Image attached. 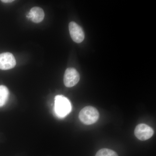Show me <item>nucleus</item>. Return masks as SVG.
I'll return each instance as SVG.
<instances>
[{
    "instance_id": "nucleus-1",
    "label": "nucleus",
    "mask_w": 156,
    "mask_h": 156,
    "mask_svg": "<svg viewBox=\"0 0 156 156\" xmlns=\"http://www.w3.org/2000/svg\"><path fill=\"white\" fill-rule=\"evenodd\" d=\"M71 104L67 98L63 95H56L55 98L54 111L58 118H63L71 112Z\"/></svg>"
},
{
    "instance_id": "nucleus-2",
    "label": "nucleus",
    "mask_w": 156,
    "mask_h": 156,
    "mask_svg": "<svg viewBox=\"0 0 156 156\" xmlns=\"http://www.w3.org/2000/svg\"><path fill=\"white\" fill-rule=\"evenodd\" d=\"M79 117L82 123L86 125H91L97 122L99 114L97 109L94 107L88 106L81 110Z\"/></svg>"
},
{
    "instance_id": "nucleus-3",
    "label": "nucleus",
    "mask_w": 156,
    "mask_h": 156,
    "mask_svg": "<svg viewBox=\"0 0 156 156\" xmlns=\"http://www.w3.org/2000/svg\"><path fill=\"white\" fill-rule=\"evenodd\" d=\"M134 133L137 139L140 140H146L153 136L154 131L153 129L148 125L140 124L136 126Z\"/></svg>"
},
{
    "instance_id": "nucleus-4",
    "label": "nucleus",
    "mask_w": 156,
    "mask_h": 156,
    "mask_svg": "<svg viewBox=\"0 0 156 156\" xmlns=\"http://www.w3.org/2000/svg\"><path fill=\"white\" fill-rule=\"evenodd\" d=\"M80 80L79 73L75 69L69 68L66 70L64 76V83L67 87H72L78 83Z\"/></svg>"
},
{
    "instance_id": "nucleus-5",
    "label": "nucleus",
    "mask_w": 156,
    "mask_h": 156,
    "mask_svg": "<svg viewBox=\"0 0 156 156\" xmlns=\"http://www.w3.org/2000/svg\"><path fill=\"white\" fill-rule=\"evenodd\" d=\"M70 35L74 41L80 43L83 41L85 34L83 29L76 22H71L69 25Z\"/></svg>"
},
{
    "instance_id": "nucleus-6",
    "label": "nucleus",
    "mask_w": 156,
    "mask_h": 156,
    "mask_svg": "<svg viewBox=\"0 0 156 156\" xmlns=\"http://www.w3.org/2000/svg\"><path fill=\"white\" fill-rule=\"evenodd\" d=\"M16 59L14 55L10 53L0 54V69L9 70L15 67Z\"/></svg>"
},
{
    "instance_id": "nucleus-7",
    "label": "nucleus",
    "mask_w": 156,
    "mask_h": 156,
    "mask_svg": "<svg viewBox=\"0 0 156 156\" xmlns=\"http://www.w3.org/2000/svg\"><path fill=\"white\" fill-rule=\"evenodd\" d=\"M45 14L44 10L40 7H35L30 9L26 17L33 22L39 23L43 21Z\"/></svg>"
},
{
    "instance_id": "nucleus-8",
    "label": "nucleus",
    "mask_w": 156,
    "mask_h": 156,
    "mask_svg": "<svg viewBox=\"0 0 156 156\" xmlns=\"http://www.w3.org/2000/svg\"><path fill=\"white\" fill-rule=\"evenodd\" d=\"M9 89L5 86H0V107L5 104L9 98Z\"/></svg>"
},
{
    "instance_id": "nucleus-9",
    "label": "nucleus",
    "mask_w": 156,
    "mask_h": 156,
    "mask_svg": "<svg viewBox=\"0 0 156 156\" xmlns=\"http://www.w3.org/2000/svg\"><path fill=\"white\" fill-rule=\"evenodd\" d=\"M95 156H119L115 151L107 148L101 149L97 152Z\"/></svg>"
},
{
    "instance_id": "nucleus-10",
    "label": "nucleus",
    "mask_w": 156,
    "mask_h": 156,
    "mask_svg": "<svg viewBox=\"0 0 156 156\" xmlns=\"http://www.w3.org/2000/svg\"><path fill=\"white\" fill-rule=\"evenodd\" d=\"M1 2L4 3H8L12 2H14V1H12V0H2V1H1Z\"/></svg>"
}]
</instances>
